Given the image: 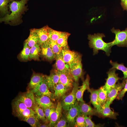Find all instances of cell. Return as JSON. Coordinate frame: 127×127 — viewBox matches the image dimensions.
Here are the masks:
<instances>
[{
    "label": "cell",
    "mask_w": 127,
    "mask_h": 127,
    "mask_svg": "<svg viewBox=\"0 0 127 127\" xmlns=\"http://www.w3.org/2000/svg\"><path fill=\"white\" fill-rule=\"evenodd\" d=\"M29 0H11L9 7L11 12L0 19V22L16 23L20 19L21 15L27 10L25 5Z\"/></svg>",
    "instance_id": "6da1fadb"
},
{
    "label": "cell",
    "mask_w": 127,
    "mask_h": 127,
    "mask_svg": "<svg viewBox=\"0 0 127 127\" xmlns=\"http://www.w3.org/2000/svg\"><path fill=\"white\" fill-rule=\"evenodd\" d=\"M105 36L103 34L100 33L88 35L89 47L93 49L94 55L98 54L99 50H102L105 52L107 56H110L111 48L113 46L112 43L104 42L103 38Z\"/></svg>",
    "instance_id": "7a4b0ae2"
},
{
    "label": "cell",
    "mask_w": 127,
    "mask_h": 127,
    "mask_svg": "<svg viewBox=\"0 0 127 127\" xmlns=\"http://www.w3.org/2000/svg\"><path fill=\"white\" fill-rule=\"evenodd\" d=\"M79 87L78 82H75L71 92L68 95H64L63 97L61 103L62 108L64 110L67 111L77 102L76 93Z\"/></svg>",
    "instance_id": "3957f363"
},
{
    "label": "cell",
    "mask_w": 127,
    "mask_h": 127,
    "mask_svg": "<svg viewBox=\"0 0 127 127\" xmlns=\"http://www.w3.org/2000/svg\"><path fill=\"white\" fill-rule=\"evenodd\" d=\"M64 60L69 68L81 61V56L78 53L69 49L62 50Z\"/></svg>",
    "instance_id": "277c9868"
},
{
    "label": "cell",
    "mask_w": 127,
    "mask_h": 127,
    "mask_svg": "<svg viewBox=\"0 0 127 127\" xmlns=\"http://www.w3.org/2000/svg\"><path fill=\"white\" fill-rule=\"evenodd\" d=\"M111 30L115 35V39L112 42V46L116 45L119 47H127V28L122 31L114 28Z\"/></svg>",
    "instance_id": "5b68a950"
},
{
    "label": "cell",
    "mask_w": 127,
    "mask_h": 127,
    "mask_svg": "<svg viewBox=\"0 0 127 127\" xmlns=\"http://www.w3.org/2000/svg\"><path fill=\"white\" fill-rule=\"evenodd\" d=\"M116 70L115 69L111 68L107 72V78L104 85L102 87L107 91L113 88L119 80L123 79V78H120L118 76V74L116 73Z\"/></svg>",
    "instance_id": "8992f818"
},
{
    "label": "cell",
    "mask_w": 127,
    "mask_h": 127,
    "mask_svg": "<svg viewBox=\"0 0 127 127\" xmlns=\"http://www.w3.org/2000/svg\"><path fill=\"white\" fill-rule=\"evenodd\" d=\"M16 100L22 102L28 108L33 110L36 105L34 94L31 90L20 94Z\"/></svg>",
    "instance_id": "52a82bcc"
},
{
    "label": "cell",
    "mask_w": 127,
    "mask_h": 127,
    "mask_svg": "<svg viewBox=\"0 0 127 127\" xmlns=\"http://www.w3.org/2000/svg\"><path fill=\"white\" fill-rule=\"evenodd\" d=\"M34 93L35 97L47 96L50 98L52 96L47 85L46 76H45L43 81L33 89L30 90Z\"/></svg>",
    "instance_id": "ba28073f"
},
{
    "label": "cell",
    "mask_w": 127,
    "mask_h": 127,
    "mask_svg": "<svg viewBox=\"0 0 127 127\" xmlns=\"http://www.w3.org/2000/svg\"><path fill=\"white\" fill-rule=\"evenodd\" d=\"M67 111L66 118L68 126H74L76 117L82 115L78 102Z\"/></svg>",
    "instance_id": "9c48e42d"
},
{
    "label": "cell",
    "mask_w": 127,
    "mask_h": 127,
    "mask_svg": "<svg viewBox=\"0 0 127 127\" xmlns=\"http://www.w3.org/2000/svg\"><path fill=\"white\" fill-rule=\"evenodd\" d=\"M125 83V79H123L122 82H118L113 88L107 91L106 103L110 105L116 98L119 92L124 87Z\"/></svg>",
    "instance_id": "30bf717a"
},
{
    "label": "cell",
    "mask_w": 127,
    "mask_h": 127,
    "mask_svg": "<svg viewBox=\"0 0 127 127\" xmlns=\"http://www.w3.org/2000/svg\"><path fill=\"white\" fill-rule=\"evenodd\" d=\"M55 70L59 76L58 83L62 84L67 89L73 87L74 80L71 73H61Z\"/></svg>",
    "instance_id": "8fae6325"
},
{
    "label": "cell",
    "mask_w": 127,
    "mask_h": 127,
    "mask_svg": "<svg viewBox=\"0 0 127 127\" xmlns=\"http://www.w3.org/2000/svg\"><path fill=\"white\" fill-rule=\"evenodd\" d=\"M55 59V69L61 73H71L68 66L64 60L62 52L56 55Z\"/></svg>",
    "instance_id": "7c38bea8"
},
{
    "label": "cell",
    "mask_w": 127,
    "mask_h": 127,
    "mask_svg": "<svg viewBox=\"0 0 127 127\" xmlns=\"http://www.w3.org/2000/svg\"><path fill=\"white\" fill-rule=\"evenodd\" d=\"M50 28L47 26L39 29H33L39 37V40L38 44L40 45H41L48 40Z\"/></svg>",
    "instance_id": "4fadbf2b"
},
{
    "label": "cell",
    "mask_w": 127,
    "mask_h": 127,
    "mask_svg": "<svg viewBox=\"0 0 127 127\" xmlns=\"http://www.w3.org/2000/svg\"><path fill=\"white\" fill-rule=\"evenodd\" d=\"M62 108L61 102H58L55 110L51 115L49 127H54L59 120L61 116Z\"/></svg>",
    "instance_id": "5bb4252c"
},
{
    "label": "cell",
    "mask_w": 127,
    "mask_h": 127,
    "mask_svg": "<svg viewBox=\"0 0 127 127\" xmlns=\"http://www.w3.org/2000/svg\"><path fill=\"white\" fill-rule=\"evenodd\" d=\"M90 77L87 75L86 79L83 82L82 85L79 87L76 93V99L78 102H84L83 99V95L85 91L87 90L90 92L91 89L89 87Z\"/></svg>",
    "instance_id": "9a60e30c"
},
{
    "label": "cell",
    "mask_w": 127,
    "mask_h": 127,
    "mask_svg": "<svg viewBox=\"0 0 127 127\" xmlns=\"http://www.w3.org/2000/svg\"><path fill=\"white\" fill-rule=\"evenodd\" d=\"M71 73L75 82H78L79 79L83 75V71L81 61L69 68Z\"/></svg>",
    "instance_id": "2e32d148"
},
{
    "label": "cell",
    "mask_w": 127,
    "mask_h": 127,
    "mask_svg": "<svg viewBox=\"0 0 127 127\" xmlns=\"http://www.w3.org/2000/svg\"><path fill=\"white\" fill-rule=\"evenodd\" d=\"M37 104L43 109L48 108H55L54 103L51 101L50 98L47 96L35 97Z\"/></svg>",
    "instance_id": "e0dca14e"
},
{
    "label": "cell",
    "mask_w": 127,
    "mask_h": 127,
    "mask_svg": "<svg viewBox=\"0 0 127 127\" xmlns=\"http://www.w3.org/2000/svg\"><path fill=\"white\" fill-rule=\"evenodd\" d=\"M41 46V54L44 58L49 60L55 59L56 55L52 52L48 41Z\"/></svg>",
    "instance_id": "ac0fdd59"
},
{
    "label": "cell",
    "mask_w": 127,
    "mask_h": 127,
    "mask_svg": "<svg viewBox=\"0 0 127 127\" xmlns=\"http://www.w3.org/2000/svg\"><path fill=\"white\" fill-rule=\"evenodd\" d=\"M110 106V105L105 103L98 112V115L103 117L115 119L117 116L119 115L118 114L112 111Z\"/></svg>",
    "instance_id": "d6986e66"
},
{
    "label": "cell",
    "mask_w": 127,
    "mask_h": 127,
    "mask_svg": "<svg viewBox=\"0 0 127 127\" xmlns=\"http://www.w3.org/2000/svg\"><path fill=\"white\" fill-rule=\"evenodd\" d=\"M79 102V104L82 115L85 116L98 115V111L95 108H92L84 102Z\"/></svg>",
    "instance_id": "ffe728a7"
},
{
    "label": "cell",
    "mask_w": 127,
    "mask_h": 127,
    "mask_svg": "<svg viewBox=\"0 0 127 127\" xmlns=\"http://www.w3.org/2000/svg\"><path fill=\"white\" fill-rule=\"evenodd\" d=\"M47 85L49 90H53L55 85L58 83L59 76L55 69L49 76H46Z\"/></svg>",
    "instance_id": "44dd1931"
},
{
    "label": "cell",
    "mask_w": 127,
    "mask_h": 127,
    "mask_svg": "<svg viewBox=\"0 0 127 127\" xmlns=\"http://www.w3.org/2000/svg\"><path fill=\"white\" fill-rule=\"evenodd\" d=\"M45 76L39 74H34L28 84L29 89L32 90L38 85L43 81Z\"/></svg>",
    "instance_id": "7402d4cb"
},
{
    "label": "cell",
    "mask_w": 127,
    "mask_h": 127,
    "mask_svg": "<svg viewBox=\"0 0 127 127\" xmlns=\"http://www.w3.org/2000/svg\"><path fill=\"white\" fill-rule=\"evenodd\" d=\"M89 92L91 93L90 102L98 112L101 108L99 103L98 90L91 89Z\"/></svg>",
    "instance_id": "603a6c76"
},
{
    "label": "cell",
    "mask_w": 127,
    "mask_h": 127,
    "mask_svg": "<svg viewBox=\"0 0 127 127\" xmlns=\"http://www.w3.org/2000/svg\"><path fill=\"white\" fill-rule=\"evenodd\" d=\"M67 89L62 84L58 83L55 86L53 96L56 99L63 97Z\"/></svg>",
    "instance_id": "cb8c5ba5"
},
{
    "label": "cell",
    "mask_w": 127,
    "mask_h": 127,
    "mask_svg": "<svg viewBox=\"0 0 127 127\" xmlns=\"http://www.w3.org/2000/svg\"><path fill=\"white\" fill-rule=\"evenodd\" d=\"M70 35L68 33L65 32L64 34L57 40L56 43L62 50L69 49L67 40Z\"/></svg>",
    "instance_id": "d4e9b609"
},
{
    "label": "cell",
    "mask_w": 127,
    "mask_h": 127,
    "mask_svg": "<svg viewBox=\"0 0 127 127\" xmlns=\"http://www.w3.org/2000/svg\"><path fill=\"white\" fill-rule=\"evenodd\" d=\"M39 40L38 36L33 29L31 30L29 35L26 40L25 42L28 46L31 48L38 44Z\"/></svg>",
    "instance_id": "484cf974"
},
{
    "label": "cell",
    "mask_w": 127,
    "mask_h": 127,
    "mask_svg": "<svg viewBox=\"0 0 127 127\" xmlns=\"http://www.w3.org/2000/svg\"><path fill=\"white\" fill-rule=\"evenodd\" d=\"M98 90L99 103L101 108L106 103L107 91L104 90L102 86Z\"/></svg>",
    "instance_id": "4316f807"
},
{
    "label": "cell",
    "mask_w": 127,
    "mask_h": 127,
    "mask_svg": "<svg viewBox=\"0 0 127 127\" xmlns=\"http://www.w3.org/2000/svg\"><path fill=\"white\" fill-rule=\"evenodd\" d=\"M16 116L23 120L25 118L30 116L35 115L32 109L28 108L14 114Z\"/></svg>",
    "instance_id": "83f0119b"
},
{
    "label": "cell",
    "mask_w": 127,
    "mask_h": 127,
    "mask_svg": "<svg viewBox=\"0 0 127 127\" xmlns=\"http://www.w3.org/2000/svg\"><path fill=\"white\" fill-rule=\"evenodd\" d=\"M110 63L112 66L111 69L114 68L121 71L123 75V79H124L127 78V67H125L123 63L119 64L117 62H113L111 60L110 61Z\"/></svg>",
    "instance_id": "f1b7e54d"
},
{
    "label": "cell",
    "mask_w": 127,
    "mask_h": 127,
    "mask_svg": "<svg viewBox=\"0 0 127 127\" xmlns=\"http://www.w3.org/2000/svg\"><path fill=\"white\" fill-rule=\"evenodd\" d=\"M40 45L37 44L30 48L29 57L30 59H34L39 60V54L41 51Z\"/></svg>",
    "instance_id": "f546056e"
},
{
    "label": "cell",
    "mask_w": 127,
    "mask_h": 127,
    "mask_svg": "<svg viewBox=\"0 0 127 127\" xmlns=\"http://www.w3.org/2000/svg\"><path fill=\"white\" fill-rule=\"evenodd\" d=\"M12 108L14 114L28 108L24 103L16 100H15L13 102Z\"/></svg>",
    "instance_id": "4dcf8cb0"
},
{
    "label": "cell",
    "mask_w": 127,
    "mask_h": 127,
    "mask_svg": "<svg viewBox=\"0 0 127 127\" xmlns=\"http://www.w3.org/2000/svg\"><path fill=\"white\" fill-rule=\"evenodd\" d=\"M65 32L56 31L50 28L49 31V40L56 42L58 39L62 36Z\"/></svg>",
    "instance_id": "1f68e13d"
},
{
    "label": "cell",
    "mask_w": 127,
    "mask_h": 127,
    "mask_svg": "<svg viewBox=\"0 0 127 127\" xmlns=\"http://www.w3.org/2000/svg\"><path fill=\"white\" fill-rule=\"evenodd\" d=\"M33 110L35 115L39 120L47 123L48 121L45 116L43 109L42 107L36 104L34 107Z\"/></svg>",
    "instance_id": "d6a6232c"
},
{
    "label": "cell",
    "mask_w": 127,
    "mask_h": 127,
    "mask_svg": "<svg viewBox=\"0 0 127 127\" xmlns=\"http://www.w3.org/2000/svg\"><path fill=\"white\" fill-rule=\"evenodd\" d=\"M11 0H0V11L3 15L9 14L10 12L8 11L9 4Z\"/></svg>",
    "instance_id": "836d02e7"
},
{
    "label": "cell",
    "mask_w": 127,
    "mask_h": 127,
    "mask_svg": "<svg viewBox=\"0 0 127 127\" xmlns=\"http://www.w3.org/2000/svg\"><path fill=\"white\" fill-rule=\"evenodd\" d=\"M39 120L36 115L29 116L23 120L32 127H38L40 124Z\"/></svg>",
    "instance_id": "e575fe53"
},
{
    "label": "cell",
    "mask_w": 127,
    "mask_h": 127,
    "mask_svg": "<svg viewBox=\"0 0 127 127\" xmlns=\"http://www.w3.org/2000/svg\"><path fill=\"white\" fill-rule=\"evenodd\" d=\"M30 47L25 42L23 49L20 54V57L23 60H28L30 53Z\"/></svg>",
    "instance_id": "d590c367"
},
{
    "label": "cell",
    "mask_w": 127,
    "mask_h": 127,
    "mask_svg": "<svg viewBox=\"0 0 127 127\" xmlns=\"http://www.w3.org/2000/svg\"><path fill=\"white\" fill-rule=\"evenodd\" d=\"M48 42L52 52L56 55L62 52V49L59 46L56 42L49 40Z\"/></svg>",
    "instance_id": "8d00e7d4"
},
{
    "label": "cell",
    "mask_w": 127,
    "mask_h": 127,
    "mask_svg": "<svg viewBox=\"0 0 127 127\" xmlns=\"http://www.w3.org/2000/svg\"><path fill=\"white\" fill-rule=\"evenodd\" d=\"M74 127H86V125L84 116L82 115H79L76 117Z\"/></svg>",
    "instance_id": "74e56055"
},
{
    "label": "cell",
    "mask_w": 127,
    "mask_h": 127,
    "mask_svg": "<svg viewBox=\"0 0 127 127\" xmlns=\"http://www.w3.org/2000/svg\"><path fill=\"white\" fill-rule=\"evenodd\" d=\"M84 117L86 125V127H100L102 126L100 125L95 124L92 121L91 118L90 116H84Z\"/></svg>",
    "instance_id": "f35d334b"
},
{
    "label": "cell",
    "mask_w": 127,
    "mask_h": 127,
    "mask_svg": "<svg viewBox=\"0 0 127 127\" xmlns=\"http://www.w3.org/2000/svg\"><path fill=\"white\" fill-rule=\"evenodd\" d=\"M126 83L123 88L119 92L116 97L118 100H122L125 93L127 91V78L125 79Z\"/></svg>",
    "instance_id": "ab89813d"
},
{
    "label": "cell",
    "mask_w": 127,
    "mask_h": 127,
    "mask_svg": "<svg viewBox=\"0 0 127 127\" xmlns=\"http://www.w3.org/2000/svg\"><path fill=\"white\" fill-rule=\"evenodd\" d=\"M69 127L66 118L64 117L60 118L54 127Z\"/></svg>",
    "instance_id": "60d3db41"
},
{
    "label": "cell",
    "mask_w": 127,
    "mask_h": 127,
    "mask_svg": "<svg viewBox=\"0 0 127 127\" xmlns=\"http://www.w3.org/2000/svg\"><path fill=\"white\" fill-rule=\"evenodd\" d=\"M55 109V108H48L43 109L45 116L48 121L50 122L51 115Z\"/></svg>",
    "instance_id": "b9f144b4"
},
{
    "label": "cell",
    "mask_w": 127,
    "mask_h": 127,
    "mask_svg": "<svg viewBox=\"0 0 127 127\" xmlns=\"http://www.w3.org/2000/svg\"><path fill=\"white\" fill-rule=\"evenodd\" d=\"M121 4L123 10L127 11V0H121Z\"/></svg>",
    "instance_id": "7bdbcfd3"
},
{
    "label": "cell",
    "mask_w": 127,
    "mask_h": 127,
    "mask_svg": "<svg viewBox=\"0 0 127 127\" xmlns=\"http://www.w3.org/2000/svg\"><path fill=\"white\" fill-rule=\"evenodd\" d=\"M38 127H49V125H48L46 124H41L40 123L38 125Z\"/></svg>",
    "instance_id": "ee69618b"
},
{
    "label": "cell",
    "mask_w": 127,
    "mask_h": 127,
    "mask_svg": "<svg viewBox=\"0 0 127 127\" xmlns=\"http://www.w3.org/2000/svg\"></svg>",
    "instance_id": "f6af8a7d"
}]
</instances>
